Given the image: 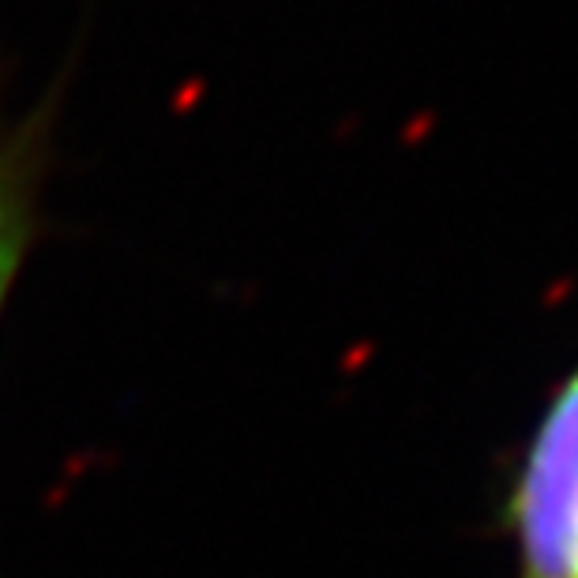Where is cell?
<instances>
[{
  "mask_svg": "<svg viewBox=\"0 0 578 578\" xmlns=\"http://www.w3.org/2000/svg\"><path fill=\"white\" fill-rule=\"evenodd\" d=\"M575 578H578V571H575Z\"/></svg>",
  "mask_w": 578,
  "mask_h": 578,
  "instance_id": "obj_3",
  "label": "cell"
},
{
  "mask_svg": "<svg viewBox=\"0 0 578 578\" xmlns=\"http://www.w3.org/2000/svg\"><path fill=\"white\" fill-rule=\"evenodd\" d=\"M41 173V128L0 124V309L35 237V200Z\"/></svg>",
  "mask_w": 578,
  "mask_h": 578,
  "instance_id": "obj_2",
  "label": "cell"
},
{
  "mask_svg": "<svg viewBox=\"0 0 578 578\" xmlns=\"http://www.w3.org/2000/svg\"><path fill=\"white\" fill-rule=\"evenodd\" d=\"M523 578L578 571V372L544 417L515 500Z\"/></svg>",
  "mask_w": 578,
  "mask_h": 578,
  "instance_id": "obj_1",
  "label": "cell"
}]
</instances>
